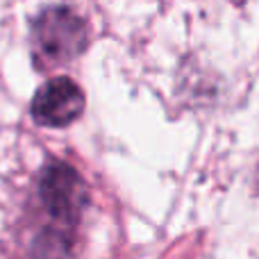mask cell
Masks as SVG:
<instances>
[{
  "label": "cell",
  "mask_w": 259,
  "mask_h": 259,
  "mask_svg": "<svg viewBox=\"0 0 259 259\" xmlns=\"http://www.w3.org/2000/svg\"><path fill=\"white\" fill-rule=\"evenodd\" d=\"M39 193L46 211L62 225L75 223L87 205V187L82 178L75 173V168L62 161L46 166L41 173Z\"/></svg>",
  "instance_id": "2"
},
{
  "label": "cell",
  "mask_w": 259,
  "mask_h": 259,
  "mask_svg": "<svg viewBox=\"0 0 259 259\" xmlns=\"http://www.w3.org/2000/svg\"><path fill=\"white\" fill-rule=\"evenodd\" d=\"M89 41V30L82 16L68 7H48L32 23V46L36 55L53 64L75 59Z\"/></svg>",
  "instance_id": "1"
},
{
  "label": "cell",
  "mask_w": 259,
  "mask_h": 259,
  "mask_svg": "<svg viewBox=\"0 0 259 259\" xmlns=\"http://www.w3.org/2000/svg\"><path fill=\"white\" fill-rule=\"evenodd\" d=\"M84 112V94L71 77H53L32 98V116L48 127H66Z\"/></svg>",
  "instance_id": "3"
}]
</instances>
